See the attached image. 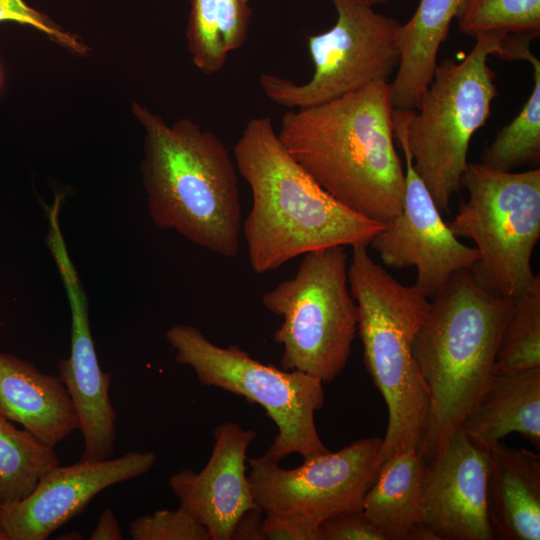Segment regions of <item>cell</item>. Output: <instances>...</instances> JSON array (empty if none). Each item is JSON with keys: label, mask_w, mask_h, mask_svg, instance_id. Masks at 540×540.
I'll return each mask as SVG.
<instances>
[{"label": "cell", "mask_w": 540, "mask_h": 540, "mask_svg": "<svg viewBox=\"0 0 540 540\" xmlns=\"http://www.w3.org/2000/svg\"><path fill=\"white\" fill-rule=\"evenodd\" d=\"M91 540H121L123 535L113 511L105 509L99 516L97 524L90 534Z\"/></svg>", "instance_id": "cell-33"}, {"label": "cell", "mask_w": 540, "mask_h": 540, "mask_svg": "<svg viewBox=\"0 0 540 540\" xmlns=\"http://www.w3.org/2000/svg\"><path fill=\"white\" fill-rule=\"evenodd\" d=\"M459 30L472 38L490 31L540 35V0H466L458 16Z\"/></svg>", "instance_id": "cell-25"}, {"label": "cell", "mask_w": 540, "mask_h": 540, "mask_svg": "<svg viewBox=\"0 0 540 540\" xmlns=\"http://www.w3.org/2000/svg\"><path fill=\"white\" fill-rule=\"evenodd\" d=\"M466 0H420L412 17L400 25V61L391 83L394 109L415 110L438 64L450 25Z\"/></svg>", "instance_id": "cell-21"}, {"label": "cell", "mask_w": 540, "mask_h": 540, "mask_svg": "<svg viewBox=\"0 0 540 540\" xmlns=\"http://www.w3.org/2000/svg\"><path fill=\"white\" fill-rule=\"evenodd\" d=\"M264 516L265 512L260 507L244 511L233 527L232 540H264Z\"/></svg>", "instance_id": "cell-32"}, {"label": "cell", "mask_w": 540, "mask_h": 540, "mask_svg": "<svg viewBox=\"0 0 540 540\" xmlns=\"http://www.w3.org/2000/svg\"><path fill=\"white\" fill-rule=\"evenodd\" d=\"M348 283L358 308L364 363L389 413L378 454L381 467L401 451L422 453L425 443L430 401L413 345L430 299L416 285L396 280L371 258L366 246L352 247Z\"/></svg>", "instance_id": "cell-5"}, {"label": "cell", "mask_w": 540, "mask_h": 540, "mask_svg": "<svg viewBox=\"0 0 540 540\" xmlns=\"http://www.w3.org/2000/svg\"><path fill=\"white\" fill-rule=\"evenodd\" d=\"M264 540H320L319 527L296 517L265 513Z\"/></svg>", "instance_id": "cell-31"}, {"label": "cell", "mask_w": 540, "mask_h": 540, "mask_svg": "<svg viewBox=\"0 0 540 540\" xmlns=\"http://www.w3.org/2000/svg\"><path fill=\"white\" fill-rule=\"evenodd\" d=\"M47 245L60 273L71 311L70 355L58 362L83 436L80 460L111 458L116 441V411L110 400L111 374L99 364L89 323V308L61 231L59 212L48 213Z\"/></svg>", "instance_id": "cell-12"}, {"label": "cell", "mask_w": 540, "mask_h": 540, "mask_svg": "<svg viewBox=\"0 0 540 540\" xmlns=\"http://www.w3.org/2000/svg\"><path fill=\"white\" fill-rule=\"evenodd\" d=\"M156 460L153 452L131 451L101 461L59 464L40 478L26 498L0 505V527L9 540H46L101 491L147 473Z\"/></svg>", "instance_id": "cell-14"}, {"label": "cell", "mask_w": 540, "mask_h": 540, "mask_svg": "<svg viewBox=\"0 0 540 540\" xmlns=\"http://www.w3.org/2000/svg\"><path fill=\"white\" fill-rule=\"evenodd\" d=\"M353 3L363 4L367 6L374 7L375 5H385L391 2L392 0H345Z\"/></svg>", "instance_id": "cell-34"}, {"label": "cell", "mask_w": 540, "mask_h": 540, "mask_svg": "<svg viewBox=\"0 0 540 540\" xmlns=\"http://www.w3.org/2000/svg\"><path fill=\"white\" fill-rule=\"evenodd\" d=\"M506 35L481 33L461 61L438 63L417 112L393 108L394 135L407 145L413 168L441 213L449 210L461 187L470 141L490 117L498 96L488 58L497 55Z\"/></svg>", "instance_id": "cell-6"}, {"label": "cell", "mask_w": 540, "mask_h": 540, "mask_svg": "<svg viewBox=\"0 0 540 540\" xmlns=\"http://www.w3.org/2000/svg\"><path fill=\"white\" fill-rule=\"evenodd\" d=\"M62 536H66V537H62L61 539H81L82 538V535L79 532H69V533L63 534Z\"/></svg>", "instance_id": "cell-35"}, {"label": "cell", "mask_w": 540, "mask_h": 540, "mask_svg": "<svg viewBox=\"0 0 540 540\" xmlns=\"http://www.w3.org/2000/svg\"><path fill=\"white\" fill-rule=\"evenodd\" d=\"M487 514L494 539H540V456L501 441L490 449Z\"/></svg>", "instance_id": "cell-18"}, {"label": "cell", "mask_w": 540, "mask_h": 540, "mask_svg": "<svg viewBox=\"0 0 540 540\" xmlns=\"http://www.w3.org/2000/svg\"><path fill=\"white\" fill-rule=\"evenodd\" d=\"M187 48L194 65L204 74L221 71L228 53L218 26L216 0H191Z\"/></svg>", "instance_id": "cell-26"}, {"label": "cell", "mask_w": 540, "mask_h": 540, "mask_svg": "<svg viewBox=\"0 0 540 540\" xmlns=\"http://www.w3.org/2000/svg\"><path fill=\"white\" fill-rule=\"evenodd\" d=\"M397 140L406 164L402 209L384 224L369 246L388 267H415V285L428 299H433L456 272L472 268L478 251L464 245L451 231L414 170L407 145Z\"/></svg>", "instance_id": "cell-13"}, {"label": "cell", "mask_w": 540, "mask_h": 540, "mask_svg": "<svg viewBox=\"0 0 540 540\" xmlns=\"http://www.w3.org/2000/svg\"><path fill=\"white\" fill-rule=\"evenodd\" d=\"M233 155L252 194L242 233L257 274L323 248L368 247L384 227L326 192L288 153L269 117L247 122Z\"/></svg>", "instance_id": "cell-2"}, {"label": "cell", "mask_w": 540, "mask_h": 540, "mask_svg": "<svg viewBox=\"0 0 540 540\" xmlns=\"http://www.w3.org/2000/svg\"><path fill=\"white\" fill-rule=\"evenodd\" d=\"M490 450L457 429L426 461L422 524L437 540H492L487 514Z\"/></svg>", "instance_id": "cell-15"}, {"label": "cell", "mask_w": 540, "mask_h": 540, "mask_svg": "<svg viewBox=\"0 0 540 540\" xmlns=\"http://www.w3.org/2000/svg\"><path fill=\"white\" fill-rule=\"evenodd\" d=\"M336 23L308 37L314 64L311 79L303 84L262 73L259 85L273 103L303 109L327 103L377 80H387L398 67L401 23L377 13L373 7L333 0Z\"/></svg>", "instance_id": "cell-10"}, {"label": "cell", "mask_w": 540, "mask_h": 540, "mask_svg": "<svg viewBox=\"0 0 540 540\" xmlns=\"http://www.w3.org/2000/svg\"><path fill=\"white\" fill-rule=\"evenodd\" d=\"M131 110L144 129L141 175L154 224L235 257L243 221L238 171L225 144L190 119L168 124L136 101Z\"/></svg>", "instance_id": "cell-3"}, {"label": "cell", "mask_w": 540, "mask_h": 540, "mask_svg": "<svg viewBox=\"0 0 540 540\" xmlns=\"http://www.w3.org/2000/svg\"><path fill=\"white\" fill-rule=\"evenodd\" d=\"M0 21H16L31 25L77 54H84L87 51V47L77 37L59 28L23 0H0Z\"/></svg>", "instance_id": "cell-29"}, {"label": "cell", "mask_w": 540, "mask_h": 540, "mask_svg": "<svg viewBox=\"0 0 540 540\" xmlns=\"http://www.w3.org/2000/svg\"><path fill=\"white\" fill-rule=\"evenodd\" d=\"M425 471V457L414 449L381 465L362 509L387 540H437L422 524Z\"/></svg>", "instance_id": "cell-20"}, {"label": "cell", "mask_w": 540, "mask_h": 540, "mask_svg": "<svg viewBox=\"0 0 540 540\" xmlns=\"http://www.w3.org/2000/svg\"><path fill=\"white\" fill-rule=\"evenodd\" d=\"M218 26L226 52L241 48L248 36L249 0H216Z\"/></svg>", "instance_id": "cell-30"}, {"label": "cell", "mask_w": 540, "mask_h": 540, "mask_svg": "<svg viewBox=\"0 0 540 540\" xmlns=\"http://www.w3.org/2000/svg\"><path fill=\"white\" fill-rule=\"evenodd\" d=\"M55 447L0 411V505L26 498L40 478L59 465Z\"/></svg>", "instance_id": "cell-23"}, {"label": "cell", "mask_w": 540, "mask_h": 540, "mask_svg": "<svg viewBox=\"0 0 540 540\" xmlns=\"http://www.w3.org/2000/svg\"><path fill=\"white\" fill-rule=\"evenodd\" d=\"M540 368V277L513 299L496 357V372Z\"/></svg>", "instance_id": "cell-24"}, {"label": "cell", "mask_w": 540, "mask_h": 540, "mask_svg": "<svg viewBox=\"0 0 540 540\" xmlns=\"http://www.w3.org/2000/svg\"><path fill=\"white\" fill-rule=\"evenodd\" d=\"M165 337L176 361L192 368L200 384L243 396L265 409L278 428L265 457L279 462L297 453L305 460L329 451L314 419L325 399L320 379L261 363L236 345L220 347L192 325L171 326Z\"/></svg>", "instance_id": "cell-8"}, {"label": "cell", "mask_w": 540, "mask_h": 540, "mask_svg": "<svg viewBox=\"0 0 540 540\" xmlns=\"http://www.w3.org/2000/svg\"><path fill=\"white\" fill-rule=\"evenodd\" d=\"M0 540H9L5 531L0 527Z\"/></svg>", "instance_id": "cell-36"}, {"label": "cell", "mask_w": 540, "mask_h": 540, "mask_svg": "<svg viewBox=\"0 0 540 540\" xmlns=\"http://www.w3.org/2000/svg\"><path fill=\"white\" fill-rule=\"evenodd\" d=\"M210 458L200 472L183 469L169 487L190 514L209 532L210 540H232L241 514L259 507L246 474L247 450L256 438L252 429L234 422L219 424Z\"/></svg>", "instance_id": "cell-16"}, {"label": "cell", "mask_w": 540, "mask_h": 540, "mask_svg": "<svg viewBox=\"0 0 540 540\" xmlns=\"http://www.w3.org/2000/svg\"><path fill=\"white\" fill-rule=\"evenodd\" d=\"M468 200L448 223L471 239L478 260L470 269L490 293L514 299L534 277L533 250L540 238V169L500 171L468 163L461 178Z\"/></svg>", "instance_id": "cell-9"}, {"label": "cell", "mask_w": 540, "mask_h": 540, "mask_svg": "<svg viewBox=\"0 0 540 540\" xmlns=\"http://www.w3.org/2000/svg\"><path fill=\"white\" fill-rule=\"evenodd\" d=\"M528 35H508L502 44L500 59L526 60L533 67V89L517 116L496 134L485 147L482 164L500 171H512L540 162V61L532 53Z\"/></svg>", "instance_id": "cell-22"}, {"label": "cell", "mask_w": 540, "mask_h": 540, "mask_svg": "<svg viewBox=\"0 0 540 540\" xmlns=\"http://www.w3.org/2000/svg\"><path fill=\"white\" fill-rule=\"evenodd\" d=\"M512 304L484 289L470 269L456 272L430 301L413 345L430 401L426 461L459 429L495 376Z\"/></svg>", "instance_id": "cell-4"}, {"label": "cell", "mask_w": 540, "mask_h": 540, "mask_svg": "<svg viewBox=\"0 0 540 540\" xmlns=\"http://www.w3.org/2000/svg\"><path fill=\"white\" fill-rule=\"evenodd\" d=\"M283 322L274 340L281 368L331 382L344 370L357 333L358 308L348 283V253L333 246L303 255L295 275L262 296Z\"/></svg>", "instance_id": "cell-7"}, {"label": "cell", "mask_w": 540, "mask_h": 540, "mask_svg": "<svg viewBox=\"0 0 540 540\" xmlns=\"http://www.w3.org/2000/svg\"><path fill=\"white\" fill-rule=\"evenodd\" d=\"M129 534L133 540H210L208 530L182 505L137 517Z\"/></svg>", "instance_id": "cell-27"}, {"label": "cell", "mask_w": 540, "mask_h": 540, "mask_svg": "<svg viewBox=\"0 0 540 540\" xmlns=\"http://www.w3.org/2000/svg\"><path fill=\"white\" fill-rule=\"evenodd\" d=\"M320 540H387L362 510L335 514L319 525Z\"/></svg>", "instance_id": "cell-28"}, {"label": "cell", "mask_w": 540, "mask_h": 540, "mask_svg": "<svg viewBox=\"0 0 540 540\" xmlns=\"http://www.w3.org/2000/svg\"><path fill=\"white\" fill-rule=\"evenodd\" d=\"M382 438L357 440L337 452L305 459L294 469L259 456L248 460V480L265 513L296 517L318 526L345 511L362 510L378 472Z\"/></svg>", "instance_id": "cell-11"}, {"label": "cell", "mask_w": 540, "mask_h": 540, "mask_svg": "<svg viewBox=\"0 0 540 540\" xmlns=\"http://www.w3.org/2000/svg\"><path fill=\"white\" fill-rule=\"evenodd\" d=\"M387 80L320 105L286 112L278 137L332 197L387 223L402 209L405 171L394 144Z\"/></svg>", "instance_id": "cell-1"}, {"label": "cell", "mask_w": 540, "mask_h": 540, "mask_svg": "<svg viewBox=\"0 0 540 540\" xmlns=\"http://www.w3.org/2000/svg\"><path fill=\"white\" fill-rule=\"evenodd\" d=\"M459 429L490 450L511 433L540 447V368L496 372Z\"/></svg>", "instance_id": "cell-19"}, {"label": "cell", "mask_w": 540, "mask_h": 540, "mask_svg": "<svg viewBox=\"0 0 540 540\" xmlns=\"http://www.w3.org/2000/svg\"><path fill=\"white\" fill-rule=\"evenodd\" d=\"M0 411L54 447L79 430L78 417L61 378L2 351Z\"/></svg>", "instance_id": "cell-17"}]
</instances>
